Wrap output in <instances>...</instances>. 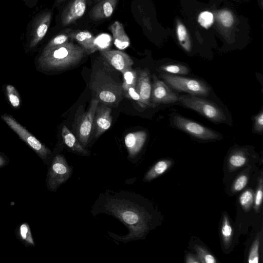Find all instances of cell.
<instances>
[{"mask_svg":"<svg viewBox=\"0 0 263 263\" xmlns=\"http://www.w3.org/2000/svg\"><path fill=\"white\" fill-rule=\"evenodd\" d=\"M86 8V0H73L63 11L61 15L62 26H66L81 17Z\"/></svg>","mask_w":263,"mask_h":263,"instance_id":"obj_14","label":"cell"},{"mask_svg":"<svg viewBox=\"0 0 263 263\" xmlns=\"http://www.w3.org/2000/svg\"><path fill=\"white\" fill-rule=\"evenodd\" d=\"M198 22L203 27L208 29L213 23L214 16L213 14L209 11L201 12L198 17Z\"/></svg>","mask_w":263,"mask_h":263,"instance_id":"obj_29","label":"cell"},{"mask_svg":"<svg viewBox=\"0 0 263 263\" xmlns=\"http://www.w3.org/2000/svg\"><path fill=\"white\" fill-rule=\"evenodd\" d=\"M111 111L107 105L98 104L94 116L92 128L95 137H99L110 127L112 120Z\"/></svg>","mask_w":263,"mask_h":263,"instance_id":"obj_13","label":"cell"},{"mask_svg":"<svg viewBox=\"0 0 263 263\" xmlns=\"http://www.w3.org/2000/svg\"><path fill=\"white\" fill-rule=\"evenodd\" d=\"M219 18L225 27H230L234 22V18L231 13L228 11H222L219 14Z\"/></svg>","mask_w":263,"mask_h":263,"instance_id":"obj_35","label":"cell"},{"mask_svg":"<svg viewBox=\"0 0 263 263\" xmlns=\"http://www.w3.org/2000/svg\"><path fill=\"white\" fill-rule=\"evenodd\" d=\"M248 183V177L246 175H241L235 180L233 189L235 191L237 192L243 189Z\"/></svg>","mask_w":263,"mask_h":263,"instance_id":"obj_38","label":"cell"},{"mask_svg":"<svg viewBox=\"0 0 263 263\" xmlns=\"http://www.w3.org/2000/svg\"><path fill=\"white\" fill-rule=\"evenodd\" d=\"M161 77L171 87L178 91L195 96H206L209 94L210 88L200 80L167 73L161 74Z\"/></svg>","mask_w":263,"mask_h":263,"instance_id":"obj_5","label":"cell"},{"mask_svg":"<svg viewBox=\"0 0 263 263\" xmlns=\"http://www.w3.org/2000/svg\"><path fill=\"white\" fill-rule=\"evenodd\" d=\"M99 101L93 98L88 110L81 117L77 127L78 140L83 146L87 144L93 128V119Z\"/></svg>","mask_w":263,"mask_h":263,"instance_id":"obj_9","label":"cell"},{"mask_svg":"<svg viewBox=\"0 0 263 263\" xmlns=\"http://www.w3.org/2000/svg\"><path fill=\"white\" fill-rule=\"evenodd\" d=\"M195 249L200 262L204 263H216L217 262L215 258L203 247L196 245Z\"/></svg>","mask_w":263,"mask_h":263,"instance_id":"obj_28","label":"cell"},{"mask_svg":"<svg viewBox=\"0 0 263 263\" xmlns=\"http://www.w3.org/2000/svg\"><path fill=\"white\" fill-rule=\"evenodd\" d=\"M100 54L106 61L122 73L132 68L134 61L126 53L118 50H102Z\"/></svg>","mask_w":263,"mask_h":263,"instance_id":"obj_11","label":"cell"},{"mask_svg":"<svg viewBox=\"0 0 263 263\" xmlns=\"http://www.w3.org/2000/svg\"><path fill=\"white\" fill-rule=\"evenodd\" d=\"M123 94L126 97L136 101L141 107L145 108L139 94L136 90L135 87H129L126 91L123 92Z\"/></svg>","mask_w":263,"mask_h":263,"instance_id":"obj_33","label":"cell"},{"mask_svg":"<svg viewBox=\"0 0 263 263\" xmlns=\"http://www.w3.org/2000/svg\"><path fill=\"white\" fill-rule=\"evenodd\" d=\"M2 119L23 141L30 146L42 159H45L50 151L41 143L35 137L23 127L14 119L9 115H3Z\"/></svg>","mask_w":263,"mask_h":263,"instance_id":"obj_7","label":"cell"},{"mask_svg":"<svg viewBox=\"0 0 263 263\" xmlns=\"http://www.w3.org/2000/svg\"><path fill=\"white\" fill-rule=\"evenodd\" d=\"M160 69L171 74H187L190 72V69L187 66L180 64H167L161 66Z\"/></svg>","mask_w":263,"mask_h":263,"instance_id":"obj_24","label":"cell"},{"mask_svg":"<svg viewBox=\"0 0 263 263\" xmlns=\"http://www.w3.org/2000/svg\"><path fill=\"white\" fill-rule=\"evenodd\" d=\"M18 233L21 239L24 242L29 245H34L30 229L27 223H24L20 226Z\"/></svg>","mask_w":263,"mask_h":263,"instance_id":"obj_27","label":"cell"},{"mask_svg":"<svg viewBox=\"0 0 263 263\" xmlns=\"http://www.w3.org/2000/svg\"><path fill=\"white\" fill-rule=\"evenodd\" d=\"M80 45L67 42L44 49L39 59L40 65L47 70H63L76 66L87 54Z\"/></svg>","mask_w":263,"mask_h":263,"instance_id":"obj_1","label":"cell"},{"mask_svg":"<svg viewBox=\"0 0 263 263\" xmlns=\"http://www.w3.org/2000/svg\"><path fill=\"white\" fill-rule=\"evenodd\" d=\"M69 38H70V37L69 33L58 34L50 41L44 49H48L60 46L68 42Z\"/></svg>","mask_w":263,"mask_h":263,"instance_id":"obj_30","label":"cell"},{"mask_svg":"<svg viewBox=\"0 0 263 263\" xmlns=\"http://www.w3.org/2000/svg\"><path fill=\"white\" fill-rule=\"evenodd\" d=\"M262 180L261 178L255 196L254 208L256 210H258L260 206L262 200Z\"/></svg>","mask_w":263,"mask_h":263,"instance_id":"obj_37","label":"cell"},{"mask_svg":"<svg viewBox=\"0 0 263 263\" xmlns=\"http://www.w3.org/2000/svg\"><path fill=\"white\" fill-rule=\"evenodd\" d=\"M173 122L174 125L177 128L199 139L216 140L219 139L220 136V135L214 130L181 116H174Z\"/></svg>","mask_w":263,"mask_h":263,"instance_id":"obj_6","label":"cell"},{"mask_svg":"<svg viewBox=\"0 0 263 263\" xmlns=\"http://www.w3.org/2000/svg\"><path fill=\"white\" fill-rule=\"evenodd\" d=\"M62 137L65 144L72 151L82 155L88 153L75 136L65 125H63L62 128Z\"/></svg>","mask_w":263,"mask_h":263,"instance_id":"obj_20","label":"cell"},{"mask_svg":"<svg viewBox=\"0 0 263 263\" xmlns=\"http://www.w3.org/2000/svg\"><path fill=\"white\" fill-rule=\"evenodd\" d=\"M254 130L258 133H261L263 132V111H260L254 117Z\"/></svg>","mask_w":263,"mask_h":263,"instance_id":"obj_36","label":"cell"},{"mask_svg":"<svg viewBox=\"0 0 263 263\" xmlns=\"http://www.w3.org/2000/svg\"><path fill=\"white\" fill-rule=\"evenodd\" d=\"M118 0H100L90 10V18L95 21L110 17L113 14Z\"/></svg>","mask_w":263,"mask_h":263,"instance_id":"obj_16","label":"cell"},{"mask_svg":"<svg viewBox=\"0 0 263 263\" xmlns=\"http://www.w3.org/2000/svg\"><path fill=\"white\" fill-rule=\"evenodd\" d=\"M6 160L5 159V158L2 157V156H0V167H3L6 164Z\"/></svg>","mask_w":263,"mask_h":263,"instance_id":"obj_40","label":"cell"},{"mask_svg":"<svg viewBox=\"0 0 263 263\" xmlns=\"http://www.w3.org/2000/svg\"><path fill=\"white\" fill-rule=\"evenodd\" d=\"M52 18L50 11L44 12L35 18L31 32L30 47L36 46L46 34Z\"/></svg>","mask_w":263,"mask_h":263,"instance_id":"obj_12","label":"cell"},{"mask_svg":"<svg viewBox=\"0 0 263 263\" xmlns=\"http://www.w3.org/2000/svg\"><path fill=\"white\" fill-rule=\"evenodd\" d=\"M90 88L94 99L102 104L117 106L122 99V84L113 79L106 66L92 73Z\"/></svg>","mask_w":263,"mask_h":263,"instance_id":"obj_3","label":"cell"},{"mask_svg":"<svg viewBox=\"0 0 263 263\" xmlns=\"http://www.w3.org/2000/svg\"><path fill=\"white\" fill-rule=\"evenodd\" d=\"M65 1H66V0H57V2L58 3H61V2H62Z\"/></svg>","mask_w":263,"mask_h":263,"instance_id":"obj_41","label":"cell"},{"mask_svg":"<svg viewBox=\"0 0 263 263\" xmlns=\"http://www.w3.org/2000/svg\"><path fill=\"white\" fill-rule=\"evenodd\" d=\"M72 169L61 155L53 159L48 175V186L50 190H56L70 177Z\"/></svg>","mask_w":263,"mask_h":263,"instance_id":"obj_8","label":"cell"},{"mask_svg":"<svg viewBox=\"0 0 263 263\" xmlns=\"http://www.w3.org/2000/svg\"><path fill=\"white\" fill-rule=\"evenodd\" d=\"M6 90L11 104L14 107H18L20 100L15 88L13 86L8 85L6 87Z\"/></svg>","mask_w":263,"mask_h":263,"instance_id":"obj_32","label":"cell"},{"mask_svg":"<svg viewBox=\"0 0 263 263\" xmlns=\"http://www.w3.org/2000/svg\"><path fill=\"white\" fill-rule=\"evenodd\" d=\"M123 74L122 88L123 92L126 91L130 87H135L138 78V73L132 68L124 71Z\"/></svg>","mask_w":263,"mask_h":263,"instance_id":"obj_22","label":"cell"},{"mask_svg":"<svg viewBox=\"0 0 263 263\" xmlns=\"http://www.w3.org/2000/svg\"><path fill=\"white\" fill-rule=\"evenodd\" d=\"M179 101L185 106L198 112L213 122H221L226 120L222 110L208 100L190 95L179 96Z\"/></svg>","mask_w":263,"mask_h":263,"instance_id":"obj_4","label":"cell"},{"mask_svg":"<svg viewBox=\"0 0 263 263\" xmlns=\"http://www.w3.org/2000/svg\"><path fill=\"white\" fill-rule=\"evenodd\" d=\"M247 161L243 152L238 151L233 153L229 158L230 164L235 168L242 166Z\"/></svg>","mask_w":263,"mask_h":263,"instance_id":"obj_26","label":"cell"},{"mask_svg":"<svg viewBox=\"0 0 263 263\" xmlns=\"http://www.w3.org/2000/svg\"><path fill=\"white\" fill-rule=\"evenodd\" d=\"M259 245V241L257 240H255L252 246L249 254L248 262L249 263H257L258 262Z\"/></svg>","mask_w":263,"mask_h":263,"instance_id":"obj_34","label":"cell"},{"mask_svg":"<svg viewBox=\"0 0 263 263\" xmlns=\"http://www.w3.org/2000/svg\"><path fill=\"white\" fill-rule=\"evenodd\" d=\"M179 97L163 81L154 77L151 93L152 105L175 103L179 101Z\"/></svg>","mask_w":263,"mask_h":263,"instance_id":"obj_10","label":"cell"},{"mask_svg":"<svg viewBox=\"0 0 263 263\" xmlns=\"http://www.w3.org/2000/svg\"><path fill=\"white\" fill-rule=\"evenodd\" d=\"M221 233L224 246L226 248H228L231 242L233 231L228 217L226 214H224L223 216Z\"/></svg>","mask_w":263,"mask_h":263,"instance_id":"obj_23","label":"cell"},{"mask_svg":"<svg viewBox=\"0 0 263 263\" xmlns=\"http://www.w3.org/2000/svg\"><path fill=\"white\" fill-rule=\"evenodd\" d=\"M177 32L178 39L181 46L186 51H190L191 45L185 27L182 24H179L177 26Z\"/></svg>","mask_w":263,"mask_h":263,"instance_id":"obj_25","label":"cell"},{"mask_svg":"<svg viewBox=\"0 0 263 263\" xmlns=\"http://www.w3.org/2000/svg\"><path fill=\"white\" fill-rule=\"evenodd\" d=\"M135 88L139 94L145 107L152 106V86L151 82L150 74L147 70H142L138 73Z\"/></svg>","mask_w":263,"mask_h":263,"instance_id":"obj_15","label":"cell"},{"mask_svg":"<svg viewBox=\"0 0 263 263\" xmlns=\"http://www.w3.org/2000/svg\"><path fill=\"white\" fill-rule=\"evenodd\" d=\"M147 138L144 130L130 133L124 138V143L130 157L137 155L143 147Z\"/></svg>","mask_w":263,"mask_h":263,"instance_id":"obj_17","label":"cell"},{"mask_svg":"<svg viewBox=\"0 0 263 263\" xmlns=\"http://www.w3.org/2000/svg\"><path fill=\"white\" fill-rule=\"evenodd\" d=\"M108 29L112 33L114 44L117 48L123 50L129 46L130 40L122 24L116 21L109 26Z\"/></svg>","mask_w":263,"mask_h":263,"instance_id":"obj_19","label":"cell"},{"mask_svg":"<svg viewBox=\"0 0 263 263\" xmlns=\"http://www.w3.org/2000/svg\"><path fill=\"white\" fill-rule=\"evenodd\" d=\"M170 160H162L157 162L146 174L144 180L149 181L165 172L172 165Z\"/></svg>","mask_w":263,"mask_h":263,"instance_id":"obj_21","label":"cell"},{"mask_svg":"<svg viewBox=\"0 0 263 263\" xmlns=\"http://www.w3.org/2000/svg\"><path fill=\"white\" fill-rule=\"evenodd\" d=\"M70 38L76 40L87 52H95L97 49L95 37L89 31L79 30L69 33Z\"/></svg>","mask_w":263,"mask_h":263,"instance_id":"obj_18","label":"cell"},{"mask_svg":"<svg viewBox=\"0 0 263 263\" xmlns=\"http://www.w3.org/2000/svg\"><path fill=\"white\" fill-rule=\"evenodd\" d=\"M106 209L128 228L129 233L125 240L141 238L147 230L145 213L136 204L123 200H112Z\"/></svg>","mask_w":263,"mask_h":263,"instance_id":"obj_2","label":"cell"},{"mask_svg":"<svg viewBox=\"0 0 263 263\" xmlns=\"http://www.w3.org/2000/svg\"><path fill=\"white\" fill-rule=\"evenodd\" d=\"M187 263H199L201 262L198 257H197L192 254H189L186 258Z\"/></svg>","mask_w":263,"mask_h":263,"instance_id":"obj_39","label":"cell"},{"mask_svg":"<svg viewBox=\"0 0 263 263\" xmlns=\"http://www.w3.org/2000/svg\"><path fill=\"white\" fill-rule=\"evenodd\" d=\"M94 1H97V2H99V1L100 0H93Z\"/></svg>","mask_w":263,"mask_h":263,"instance_id":"obj_42","label":"cell"},{"mask_svg":"<svg viewBox=\"0 0 263 263\" xmlns=\"http://www.w3.org/2000/svg\"><path fill=\"white\" fill-rule=\"evenodd\" d=\"M253 200V194L251 191H245L239 197V202L245 210H248L251 206Z\"/></svg>","mask_w":263,"mask_h":263,"instance_id":"obj_31","label":"cell"}]
</instances>
